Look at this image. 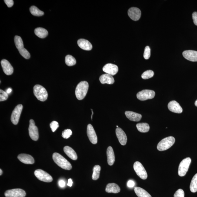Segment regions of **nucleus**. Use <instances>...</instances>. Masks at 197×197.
<instances>
[{
	"instance_id": "f257e3e1",
	"label": "nucleus",
	"mask_w": 197,
	"mask_h": 197,
	"mask_svg": "<svg viewBox=\"0 0 197 197\" xmlns=\"http://www.w3.org/2000/svg\"><path fill=\"white\" fill-rule=\"evenodd\" d=\"M52 158L54 163L62 169L67 170L72 169L71 164L60 154L54 153L53 154Z\"/></svg>"
},
{
	"instance_id": "f03ea898",
	"label": "nucleus",
	"mask_w": 197,
	"mask_h": 197,
	"mask_svg": "<svg viewBox=\"0 0 197 197\" xmlns=\"http://www.w3.org/2000/svg\"><path fill=\"white\" fill-rule=\"evenodd\" d=\"M89 85L87 81L80 82L77 85L75 90V95L77 99L81 100L85 98L87 94Z\"/></svg>"
},
{
	"instance_id": "7ed1b4c3",
	"label": "nucleus",
	"mask_w": 197,
	"mask_h": 197,
	"mask_svg": "<svg viewBox=\"0 0 197 197\" xmlns=\"http://www.w3.org/2000/svg\"><path fill=\"white\" fill-rule=\"evenodd\" d=\"M175 139L173 137L170 136L162 139L157 146V149L160 151H165L169 149L174 144Z\"/></svg>"
},
{
	"instance_id": "20e7f679",
	"label": "nucleus",
	"mask_w": 197,
	"mask_h": 197,
	"mask_svg": "<svg viewBox=\"0 0 197 197\" xmlns=\"http://www.w3.org/2000/svg\"><path fill=\"white\" fill-rule=\"evenodd\" d=\"M33 92L39 100L44 101L48 98V94L45 88L40 85H36L33 88Z\"/></svg>"
},
{
	"instance_id": "39448f33",
	"label": "nucleus",
	"mask_w": 197,
	"mask_h": 197,
	"mask_svg": "<svg viewBox=\"0 0 197 197\" xmlns=\"http://www.w3.org/2000/svg\"><path fill=\"white\" fill-rule=\"evenodd\" d=\"M191 162V158H189L183 159L181 161L179 167L178 174L179 176L183 177L185 175L189 170Z\"/></svg>"
},
{
	"instance_id": "423d86ee",
	"label": "nucleus",
	"mask_w": 197,
	"mask_h": 197,
	"mask_svg": "<svg viewBox=\"0 0 197 197\" xmlns=\"http://www.w3.org/2000/svg\"><path fill=\"white\" fill-rule=\"evenodd\" d=\"M34 175L39 180L44 182L50 183L53 181V178L48 173L44 170L38 169L35 170Z\"/></svg>"
},
{
	"instance_id": "0eeeda50",
	"label": "nucleus",
	"mask_w": 197,
	"mask_h": 197,
	"mask_svg": "<svg viewBox=\"0 0 197 197\" xmlns=\"http://www.w3.org/2000/svg\"><path fill=\"white\" fill-rule=\"evenodd\" d=\"M134 170L137 175L143 180H145L148 178V174L144 167L140 162L136 161L133 166Z\"/></svg>"
},
{
	"instance_id": "6e6552de",
	"label": "nucleus",
	"mask_w": 197,
	"mask_h": 197,
	"mask_svg": "<svg viewBox=\"0 0 197 197\" xmlns=\"http://www.w3.org/2000/svg\"><path fill=\"white\" fill-rule=\"evenodd\" d=\"M155 96L154 91L145 90L139 92L137 95V97L139 100L144 101L148 99H153Z\"/></svg>"
},
{
	"instance_id": "1a4fd4ad",
	"label": "nucleus",
	"mask_w": 197,
	"mask_h": 197,
	"mask_svg": "<svg viewBox=\"0 0 197 197\" xmlns=\"http://www.w3.org/2000/svg\"><path fill=\"white\" fill-rule=\"evenodd\" d=\"M29 132L30 137L32 140L34 141L38 140L39 138L38 129L35 125L34 121L33 119H30V121Z\"/></svg>"
},
{
	"instance_id": "9d476101",
	"label": "nucleus",
	"mask_w": 197,
	"mask_h": 197,
	"mask_svg": "<svg viewBox=\"0 0 197 197\" xmlns=\"http://www.w3.org/2000/svg\"><path fill=\"white\" fill-rule=\"evenodd\" d=\"M23 109V106L21 104H19L13 111L11 116V120L13 124L17 125L18 123Z\"/></svg>"
},
{
	"instance_id": "9b49d317",
	"label": "nucleus",
	"mask_w": 197,
	"mask_h": 197,
	"mask_svg": "<svg viewBox=\"0 0 197 197\" xmlns=\"http://www.w3.org/2000/svg\"><path fill=\"white\" fill-rule=\"evenodd\" d=\"M26 195L25 191L19 189L8 190L4 193L6 197H25Z\"/></svg>"
},
{
	"instance_id": "f8f14e48",
	"label": "nucleus",
	"mask_w": 197,
	"mask_h": 197,
	"mask_svg": "<svg viewBox=\"0 0 197 197\" xmlns=\"http://www.w3.org/2000/svg\"><path fill=\"white\" fill-rule=\"evenodd\" d=\"M87 134L91 142L93 144H96L98 142V138L94 127L90 124L87 126Z\"/></svg>"
},
{
	"instance_id": "ddd939ff",
	"label": "nucleus",
	"mask_w": 197,
	"mask_h": 197,
	"mask_svg": "<svg viewBox=\"0 0 197 197\" xmlns=\"http://www.w3.org/2000/svg\"><path fill=\"white\" fill-rule=\"evenodd\" d=\"M128 14L132 20L137 21L140 19L141 12L140 10L138 8L132 7L128 10Z\"/></svg>"
},
{
	"instance_id": "4468645a",
	"label": "nucleus",
	"mask_w": 197,
	"mask_h": 197,
	"mask_svg": "<svg viewBox=\"0 0 197 197\" xmlns=\"http://www.w3.org/2000/svg\"><path fill=\"white\" fill-rule=\"evenodd\" d=\"M103 70L106 74L114 76L118 72V68L117 65L112 64H107L104 66Z\"/></svg>"
},
{
	"instance_id": "2eb2a0df",
	"label": "nucleus",
	"mask_w": 197,
	"mask_h": 197,
	"mask_svg": "<svg viewBox=\"0 0 197 197\" xmlns=\"http://www.w3.org/2000/svg\"><path fill=\"white\" fill-rule=\"evenodd\" d=\"M116 132L117 137L121 144L123 146L126 145L127 142V137L125 132L119 127L117 128Z\"/></svg>"
},
{
	"instance_id": "dca6fc26",
	"label": "nucleus",
	"mask_w": 197,
	"mask_h": 197,
	"mask_svg": "<svg viewBox=\"0 0 197 197\" xmlns=\"http://www.w3.org/2000/svg\"><path fill=\"white\" fill-rule=\"evenodd\" d=\"M1 65L3 72L6 75H12L14 69L10 63L6 60L3 59L1 61Z\"/></svg>"
},
{
	"instance_id": "f3484780",
	"label": "nucleus",
	"mask_w": 197,
	"mask_h": 197,
	"mask_svg": "<svg viewBox=\"0 0 197 197\" xmlns=\"http://www.w3.org/2000/svg\"><path fill=\"white\" fill-rule=\"evenodd\" d=\"M168 108L170 111L176 113L180 114L183 112L182 107L176 101H170L168 104Z\"/></svg>"
},
{
	"instance_id": "a211bd4d",
	"label": "nucleus",
	"mask_w": 197,
	"mask_h": 197,
	"mask_svg": "<svg viewBox=\"0 0 197 197\" xmlns=\"http://www.w3.org/2000/svg\"><path fill=\"white\" fill-rule=\"evenodd\" d=\"M184 57L187 60L192 61H197V51L192 50H185L183 53Z\"/></svg>"
},
{
	"instance_id": "6ab92c4d",
	"label": "nucleus",
	"mask_w": 197,
	"mask_h": 197,
	"mask_svg": "<svg viewBox=\"0 0 197 197\" xmlns=\"http://www.w3.org/2000/svg\"><path fill=\"white\" fill-rule=\"evenodd\" d=\"M18 160L25 164H33L34 163V160L33 157L30 155L26 154H21L18 156Z\"/></svg>"
},
{
	"instance_id": "aec40b11",
	"label": "nucleus",
	"mask_w": 197,
	"mask_h": 197,
	"mask_svg": "<svg viewBox=\"0 0 197 197\" xmlns=\"http://www.w3.org/2000/svg\"><path fill=\"white\" fill-rule=\"evenodd\" d=\"M77 44L80 48L86 50H90L92 49V45L90 42L84 39H80L77 41Z\"/></svg>"
},
{
	"instance_id": "412c9836",
	"label": "nucleus",
	"mask_w": 197,
	"mask_h": 197,
	"mask_svg": "<svg viewBox=\"0 0 197 197\" xmlns=\"http://www.w3.org/2000/svg\"><path fill=\"white\" fill-rule=\"evenodd\" d=\"M99 80L101 84L108 85H112L115 82L114 78L112 75L107 74L101 75L99 77Z\"/></svg>"
},
{
	"instance_id": "4be33fe9",
	"label": "nucleus",
	"mask_w": 197,
	"mask_h": 197,
	"mask_svg": "<svg viewBox=\"0 0 197 197\" xmlns=\"http://www.w3.org/2000/svg\"><path fill=\"white\" fill-rule=\"evenodd\" d=\"M121 189L116 183H109L106 186V191L108 193L117 194L120 192Z\"/></svg>"
},
{
	"instance_id": "5701e85b",
	"label": "nucleus",
	"mask_w": 197,
	"mask_h": 197,
	"mask_svg": "<svg viewBox=\"0 0 197 197\" xmlns=\"http://www.w3.org/2000/svg\"><path fill=\"white\" fill-rule=\"evenodd\" d=\"M126 117L130 120L138 122L141 120L142 118V115L137 113L130 111H127L125 112Z\"/></svg>"
},
{
	"instance_id": "b1692460",
	"label": "nucleus",
	"mask_w": 197,
	"mask_h": 197,
	"mask_svg": "<svg viewBox=\"0 0 197 197\" xmlns=\"http://www.w3.org/2000/svg\"><path fill=\"white\" fill-rule=\"evenodd\" d=\"M107 156L108 164L112 166L115 161V157L113 149L111 147L108 148L107 150Z\"/></svg>"
},
{
	"instance_id": "393cba45",
	"label": "nucleus",
	"mask_w": 197,
	"mask_h": 197,
	"mask_svg": "<svg viewBox=\"0 0 197 197\" xmlns=\"http://www.w3.org/2000/svg\"><path fill=\"white\" fill-rule=\"evenodd\" d=\"M64 151L69 158L74 160L77 159V154L75 150L69 146H66L64 148Z\"/></svg>"
},
{
	"instance_id": "a878e982",
	"label": "nucleus",
	"mask_w": 197,
	"mask_h": 197,
	"mask_svg": "<svg viewBox=\"0 0 197 197\" xmlns=\"http://www.w3.org/2000/svg\"><path fill=\"white\" fill-rule=\"evenodd\" d=\"M135 193L138 197H152L150 194L145 189L139 187H135L134 189Z\"/></svg>"
},
{
	"instance_id": "bb28decb",
	"label": "nucleus",
	"mask_w": 197,
	"mask_h": 197,
	"mask_svg": "<svg viewBox=\"0 0 197 197\" xmlns=\"http://www.w3.org/2000/svg\"><path fill=\"white\" fill-rule=\"evenodd\" d=\"M35 35L40 38L44 39L47 37L48 34V31L42 28H38L34 30Z\"/></svg>"
},
{
	"instance_id": "cd10ccee",
	"label": "nucleus",
	"mask_w": 197,
	"mask_h": 197,
	"mask_svg": "<svg viewBox=\"0 0 197 197\" xmlns=\"http://www.w3.org/2000/svg\"><path fill=\"white\" fill-rule=\"evenodd\" d=\"M137 129L141 132H147L149 131L150 127L147 123H141L137 124L136 125Z\"/></svg>"
},
{
	"instance_id": "c85d7f7f",
	"label": "nucleus",
	"mask_w": 197,
	"mask_h": 197,
	"mask_svg": "<svg viewBox=\"0 0 197 197\" xmlns=\"http://www.w3.org/2000/svg\"><path fill=\"white\" fill-rule=\"evenodd\" d=\"M101 170V167L98 165H95L93 169L92 179L94 180H96L99 178Z\"/></svg>"
},
{
	"instance_id": "c756f323",
	"label": "nucleus",
	"mask_w": 197,
	"mask_h": 197,
	"mask_svg": "<svg viewBox=\"0 0 197 197\" xmlns=\"http://www.w3.org/2000/svg\"><path fill=\"white\" fill-rule=\"evenodd\" d=\"M190 189L193 193L197 192V174L194 175L192 178L190 185Z\"/></svg>"
},
{
	"instance_id": "7c9ffc66",
	"label": "nucleus",
	"mask_w": 197,
	"mask_h": 197,
	"mask_svg": "<svg viewBox=\"0 0 197 197\" xmlns=\"http://www.w3.org/2000/svg\"><path fill=\"white\" fill-rule=\"evenodd\" d=\"M30 11L31 14L35 16H41L44 15V12L35 6H32L30 8Z\"/></svg>"
},
{
	"instance_id": "2f4dec72",
	"label": "nucleus",
	"mask_w": 197,
	"mask_h": 197,
	"mask_svg": "<svg viewBox=\"0 0 197 197\" xmlns=\"http://www.w3.org/2000/svg\"><path fill=\"white\" fill-rule=\"evenodd\" d=\"M14 42L17 49L19 50L24 48L23 44L21 38L19 36H15L14 38Z\"/></svg>"
},
{
	"instance_id": "473e14b6",
	"label": "nucleus",
	"mask_w": 197,
	"mask_h": 197,
	"mask_svg": "<svg viewBox=\"0 0 197 197\" xmlns=\"http://www.w3.org/2000/svg\"><path fill=\"white\" fill-rule=\"evenodd\" d=\"M65 62L68 66H72L76 65V59L71 55H68L65 57Z\"/></svg>"
},
{
	"instance_id": "72a5a7b5",
	"label": "nucleus",
	"mask_w": 197,
	"mask_h": 197,
	"mask_svg": "<svg viewBox=\"0 0 197 197\" xmlns=\"http://www.w3.org/2000/svg\"><path fill=\"white\" fill-rule=\"evenodd\" d=\"M154 73L153 71L152 70H148L146 71L142 75V78L143 79H147L152 78L153 76Z\"/></svg>"
},
{
	"instance_id": "f704fd0d",
	"label": "nucleus",
	"mask_w": 197,
	"mask_h": 197,
	"mask_svg": "<svg viewBox=\"0 0 197 197\" xmlns=\"http://www.w3.org/2000/svg\"><path fill=\"white\" fill-rule=\"evenodd\" d=\"M19 52L22 56L26 59H29L30 58V55L29 52L25 48L18 50Z\"/></svg>"
},
{
	"instance_id": "c9c22d12",
	"label": "nucleus",
	"mask_w": 197,
	"mask_h": 197,
	"mask_svg": "<svg viewBox=\"0 0 197 197\" xmlns=\"http://www.w3.org/2000/svg\"><path fill=\"white\" fill-rule=\"evenodd\" d=\"M72 134L71 130L69 129H66L62 132V137L64 138L68 139L71 136Z\"/></svg>"
},
{
	"instance_id": "e433bc0d",
	"label": "nucleus",
	"mask_w": 197,
	"mask_h": 197,
	"mask_svg": "<svg viewBox=\"0 0 197 197\" xmlns=\"http://www.w3.org/2000/svg\"><path fill=\"white\" fill-rule=\"evenodd\" d=\"M150 56V49L149 46H147L145 48L144 52L143 54L144 58L146 60L149 59Z\"/></svg>"
},
{
	"instance_id": "4c0bfd02",
	"label": "nucleus",
	"mask_w": 197,
	"mask_h": 197,
	"mask_svg": "<svg viewBox=\"0 0 197 197\" xmlns=\"http://www.w3.org/2000/svg\"><path fill=\"white\" fill-rule=\"evenodd\" d=\"M8 95L6 92H4L3 90H0V101H3L8 99Z\"/></svg>"
},
{
	"instance_id": "58836bf2",
	"label": "nucleus",
	"mask_w": 197,
	"mask_h": 197,
	"mask_svg": "<svg viewBox=\"0 0 197 197\" xmlns=\"http://www.w3.org/2000/svg\"><path fill=\"white\" fill-rule=\"evenodd\" d=\"M50 126L52 132H54L58 129L59 127V124L57 122L54 121L50 123Z\"/></svg>"
},
{
	"instance_id": "ea45409f",
	"label": "nucleus",
	"mask_w": 197,
	"mask_h": 197,
	"mask_svg": "<svg viewBox=\"0 0 197 197\" xmlns=\"http://www.w3.org/2000/svg\"><path fill=\"white\" fill-rule=\"evenodd\" d=\"M174 197H184V191L182 189H179L174 194Z\"/></svg>"
},
{
	"instance_id": "a19ab883",
	"label": "nucleus",
	"mask_w": 197,
	"mask_h": 197,
	"mask_svg": "<svg viewBox=\"0 0 197 197\" xmlns=\"http://www.w3.org/2000/svg\"><path fill=\"white\" fill-rule=\"evenodd\" d=\"M4 2L8 8L12 7L14 4V1L13 0H5Z\"/></svg>"
},
{
	"instance_id": "79ce46f5",
	"label": "nucleus",
	"mask_w": 197,
	"mask_h": 197,
	"mask_svg": "<svg viewBox=\"0 0 197 197\" xmlns=\"http://www.w3.org/2000/svg\"><path fill=\"white\" fill-rule=\"evenodd\" d=\"M192 16L194 25L197 26V12H194L192 14Z\"/></svg>"
},
{
	"instance_id": "37998d69",
	"label": "nucleus",
	"mask_w": 197,
	"mask_h": 197,
	"mask_svg": "<svg viewBox=\"0 0 197 197\" xmlns=\"http://www.w3.org/2000/svg\"><path fill=\"white\" fill-rule=\"evenodd\" d=\"M135 185L134 181L132 180H130L128 181L127 186L128 187L132 188Z\"/></svg>"
},
{
	"instance_id": "c03bdc74",
	"label": "nucleus",
	"mask_w": 197,
	"mask_h": 197,
	"mask_svg": "<svg viewBox=\"0 0 197 197\" xmlns=\"http://www.w3.org/2000/svg\"><path fill=\"white\" fill-rule=\"evenodd\" d=\"M59 185L61 188L65 187V182L63 180H60L59 181Z\"/></svg>"
},
{
	"instance_id": "a18cd8bd",
	"label": "nucleus",
	"mask_w": 197,
	"mask_h": 197,
	"mask_svg": "<svg viewBox=\"0 0 197 197\" xmlns=\"http://www.w3.org/2000/svg\"><path fill=\"white\" fill-rule=\"evenodd\" d=\"M73 184V181L71 179H69L67 185L70 187H72Z\"/></svg>"
},
{
	"instance_id": "49530a36",
	"label": "nucleus",
	"mask_w": 197,
	"mask_h": 197,
	"mask_svg": "<svg viewBox=\"0 0 197 197\" xmlns=\"http://www.w3.org/2000/svg\"><path fill=\"white\" fill-rule=\"evenodd\" d=\"M12 91V90L10 88H8V90L6 91L7 93L8 94H10V93H11Z\"/></svg>"
},
{
	"instance_id": "de8ad7c7",
	"label": "nucleus",
	"mask_w": 197,
	"mask_h": 197,
	"mask_svg": "<svg viewBox=\"0 0 197 197\" xmlns=\"http://www.w3.org/2000/svg\"><path fill=\"white\" fill-rule=\"evenodd\" d=\"M91 111H92V115H91V119H92V116H93V114H94V112H93V110H92V109H91Z\"/></svg>"
},
{
	"instance_id": "09e8293b",
	"label": "nucleus",
	"mask_w": 197,
	"mask_h": 197,
	"mask_svg": "<svg viewBox=\"0 0 197 197\" xmlns=\"http://www.w3.org/2000/svg\"><path fill=\"white\" fill-rule=\"evenodd\" d=\"M0 171H1V174H0V175L1 176L3 174V172H2V170L1 169H0Z\"/></svg>"
},
{
	"instance_id": "8fccbe9b",
	"label": "nucleus",
	"mask_w": 197,
	"mask_h": 197,
	"mask_svg": "<svg viewBox=\"0 0 197 197\" xmlns=\"http://www.w3.org/2000/svg\"><path fill=\"white\" fill-rule=\"evenodd\" d=\"M194 104H195V105L196 106V107H197V99L196 100V101H195V103H194Z\"/></svg>"
},
{
	"instance_id": "3c124183",
	"label": "nucleus",
	"mask_w": 197,
	"mask_h": 197,
	"mask_svg": "<svg viewBox=\"0 0 197 197\" xmlns=\"http://www.w3.org/2000/svg\"><path fill=\"white\" fill-rule=\"evenodd\" d=\"M117 127H118V126H117Z\"/></svg>"
}]
</instances>
